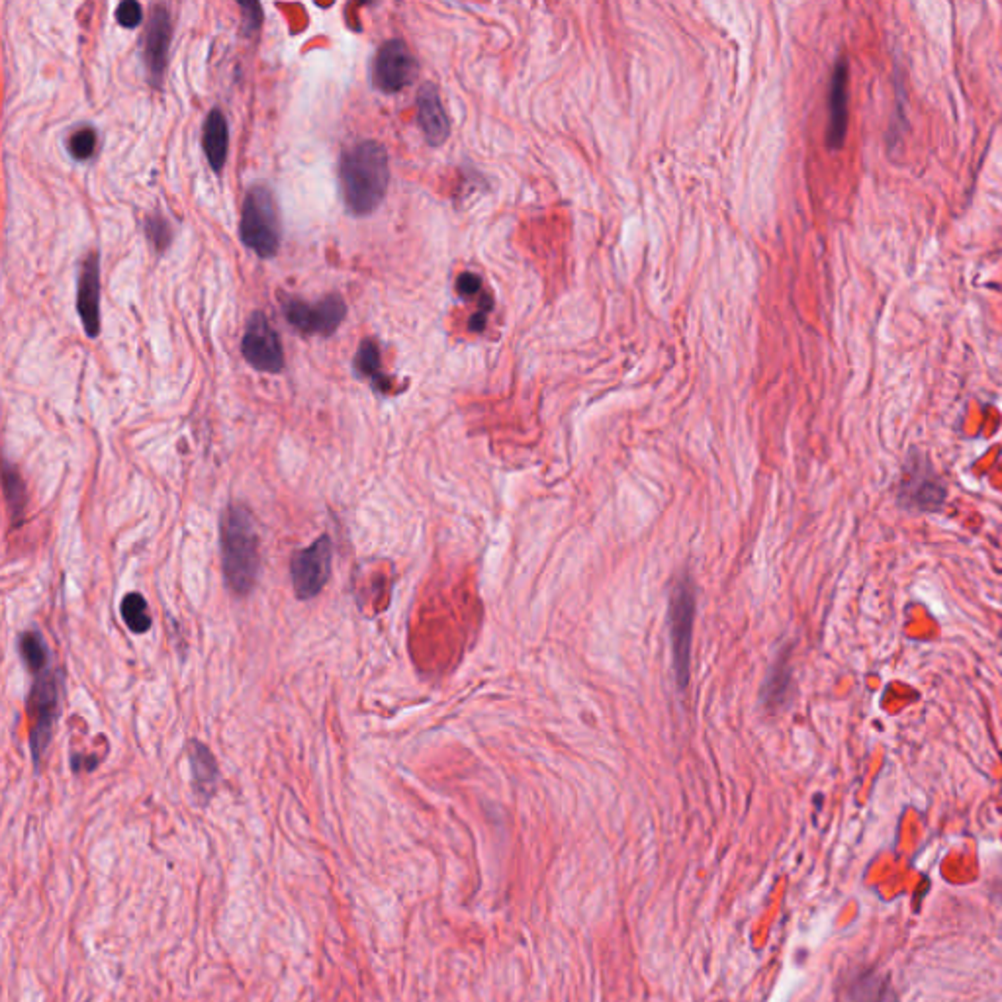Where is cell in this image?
Here are the masks:
<instances>
[{
  "mask_svg": "<svg viewBox=\"0 0 1002 1002\" xmlns=\"http://www.w3.org/2000/svg\"><path fill=\"white\" fill-rule=\"evenodd\" d=\"M172 39V20L165 4L151 8V18L145 30L144 61L147 81L151 86H161L169 63V48Z\"/></svg>",
  "mask_w": 1002,
  "mask_h": 1002,
  "instance_id": "10",
  "label": "cell"
},
{
  "mask_svg": "<svg viewBox=\"0 0 1002 1002\" xmlns=\"http://www.w3.org/2000/svg\"><path fill=\"white\" fill-rule=\"evenodd\" d=\"M240 8L243 10V34L249 36L263 24V8L258 3H249V0H240Z\"/></svg>",
  "mask_w": 1002,
  "mask_h": 1002,
  "instance_id": "26",
  "label": "cell"
},
{
  "mask_svg": "<svg viewBox=\"0 0 1002 1002\" xmlns=\"http://www.w3.org/2000/svg\"><path fill=\"white\" fill-rule=\"evenodd\" d=\"M77 314L91 339L100 335V255L91 251L81 266L77 286Z\"/></svg>",
  "mask_w": 1002,
  "mask_h": 1002,
  "instance_id": "11",
  "label": "cell"
},
{
  "mask_svg": "<svg viewBox=\"0 0 1002 1002\" xmlns=\"http://www.w3.org/2000/svg\"><path fill=\"white\" fill-rule=\"evenodd\" d=\"M417 122L429 145L437 147L447 142L450 134L449 116L433 83H425L417 92Z\"/></svg>",
  "mask_w": 1002,
  "mask_h": 1002,
  "instance_id": "13",
  "label": "cell"
},
{
  "mask_svg": "<svg viewBox=\"0 0 1002 1002\" xmlns=\"http://www.w3.org/2000/svg\"><path fill=\"white\" fill-rule=\"evenodd\" d=\"M241 353L251 369L266 374H278L284 370V349L273 329L271 321L263 311H255L247 323L241 341Z\"/></svg>",
  "mask_w": 1002,
  "mask_h": 1002,
  "instance_id": "8",
  "label": "cell"
},
{
  "mask_svg": "<svg viewBox=\"0 0 1002 1002\" xmlns=\"http://www.w3.org/2000/svg\"><path fill=\"white\" fill-rule=\"evenodd\" d=\"M188 763L192 773V789L202 805H206L218 789L220 768L213 754L200 740H190L187 745Z\"/></svg>",
  "mask_w": 1002,
  "mask_h": 1002,
  "instance_id": "14",
  "label": "cell"
},
{
  "mask_svg": "<svg viewBox=\"0 0 1002 1002\" xmlns=\"http://www.w3.org/2000/svg\"><path fill=\"white\" fill-rule=\"evenodd\" d=\"M96 151V132L92 127H81L69 137V153L77 161H86Z\"/></svg>",
  "mask_w": 1002,
  "mask_h": 1002,
  "instance_id": "24",
  "label": "cell"
},
{
  "mask_svg": "<svg viewBox=\"0 0 1002 1002\" xmlns=\"http://www.w3.org/2000/svg\"><path fill=\"white\" fill-rule=\"evenodd\" d=\"M220 538L225 586L237 597L249 596L261 572V538L253 515L243 505L231 503L222 515Z\"/></svg>",
  "mask_w": 1002,
  "mask_h": 1002,
  "instance_id": "2",
  "label": "cell"
},
{
  "mask_svg": "<svg viewBox=\"0 0 1002 1002\" xmlns=\"http://www.w3.org/2000/svg\"><path fill=\"white\" fill-rule=\"evenodd\" d=\"M848 132V63L838 59L828 91V145L842 147Z\"/></svg>",
  "mask_w": 1002,
  "mask_h": 1002,
  "instance_id": "12",
  "label": "cell"
},
{
  "mask_svg": "<svg viewBox=\"0 0 1002 1002\" xmlns=\"http://www.w3.org/2000/svg\"><path fill=\"white\" fill-rule=\"evenodd\" d=\"M482 288V280L474 274V273H462L458 276V283H457V290L462 296H476Z\"/></svg>",
  "mask_w": 1002,
  "mask_h": 1002,
  "instance_id": "27",
  "label": "cell"
},
{
  "mask_svg": "<svg viewBox=\"0 0 1002 1002\" xmlns=\"http://www.w3.org/2000/svg\"><path fill=\"white\" fill-rule=\"evenodd\" d=\"M417 77V61L405 41L390 39L376 53L372 79L382 92H397L405 89Z\"/></svg>",
  "mask_w": 1002,
  "mask_h": 1002,
  "instance_id": "9",
  "label": "cell"
},
{
  "mask_svg": "<svg viewBox=\"0 0 1002 1002\" xmlns=\"http://www.w3.org/2000/svg\"><path fill=\"white\" fill-rule=\"evenodd\" d=\"M354 370H357V374L362 376V379H369L374 390L379 392L390 390V380H388L386 374L382 372L380 349L379 344H376V341L364 339L359 344L357 354H354Z\"/></svg>",
  "mask_w": 1002,
  "mask_h": 1002,
  "instance_id": "17",
  "label": "cell"
},
{
  "mask_svg": "<svg viewBox=\"0 0 1002 1002\" xmlns=\"http://www.w3.org/2000/svg\"><path fill=\"white\" fill-rule=\"evenodd\" d=\"M852 995L859 1002H893L891 989L885 981H881L879 975L859 977V981L852 989Z\"/></svg>",
  "mask_w": 1002,
  "mask_h": 1002,
  "instance_id": "22",
  "label": "cell"
},
{
  "mask_svg": "<svg viewBox=\"0 0 1002 1002\" xmlns=\"http://www.w3.org/2000/svg\"><path fill=\"white\" fill-rule=\"evenodd\" d=\"M26 707H28V715L31 719L30 752L36 770H39V763L51 745L53 728H56V723L59 719L61 672L57 670L53 672L49 667V670L38 674L36 682L30 687Z\"/></svg>",
  "mask_w": 1002,
  "mask_h": 1002,
  "instance_id": "4",
  "label": "cell"
},
{
  "mask_svg": "<svg viewBox=\"0 0 1002 1002\" xmlns=\"http://www.w3.org/2000/svg\"><path fill=\"white\" fill-rule=\"evenodd\" d=\"M116 18H118V24H120L122 28H127V30L137 28L144 20L142 4L135 3V0H124V3L118 6V10H116Z\"/></svg>",
  "mask_w": 1002,
  "mask_h": 1002,
  "instance_id": "25",
  "label": "cell"
},
{
  "mask_svg": "<svg viewBox=\"0 0 1002 1002\" xmlns=\"http://www.w3.org/2000/svg\"><path fill=\"white\" fill-rule=\"evenodd\" d=\"M3 480H4V493H6V503H8L10 515H13L14 523H20L22 515H24V510H26V503H28L26 486H24V482H22L18 470L13 465H10V462H4Z\"/></svg>",
  "mask_w": 1002,
  "mask_h": 1002,
  "instance_id": "20",
  "label": "cell"
},
{
  "mask_svg": "<svg viewBox=\"0 0 1002 1002\" xmlns=\"http://www.w3.org/2000/svg\"><path fill=\"white\" fill-rule=\"evenodd\" d=\"M333 541L329 535H321L308 548L294 553L290 562L294 594L300 601H309L321 594L331 576Z\"/></svg>",
  "mask_w": 1002,
  "mask_h": 1002,
  "instance_id": "7",
  "label": "cell"
},
{
  "mask_svg": "<svg viewBox=\"0 0 1002 1002\" xmlns=\"http://www.w3.org/2000/svg\"><path fill=\"white\" fill-rule=\"evenodd\" d=\"M695 588L689 578H682L672 589L670 606H667V623H670L672 658L677 687L685 689L692 670V640L695 624Z\"/></svg>",
  "mask_w": 1002,
  "mask_h": 1002,
  "instance_id": "5",
  "label": "cell"
},
{
  "mask_svg": "<svg viewBox=\"0 0 1002 1002\" xmlns=\"http://www.w3.org/2000/svg\"><path fill=\"white\" fill-rule=\"evenodd\" d=\"M144 230H145L147 240L151 241V245H153L155 251L163 253V251L169 249V245L172 241V230H170V223H169L165 215H161L159 212L147 215L145 223H144Z\"/></svg>",
  "mask_w": 1002,
  "mask_h": 1002,
  "instance_id": "23",
  "label": "cell"
},
{
  "mask_svg": "<svg viewBox=\"0 0 1002 1002\" xmlns=\"http://www.w3.org/2000/svg\"><path fill=\"white\" fill-rule=\"evenodd\" d=\"M120 613L126 627L134 634H145L151 629V624H153L147 601L142 594H137V591H132V594H127L122 599Z\"/></svg>",
  "mask_w": 1002,
  "mask_h": 1002,
  "instance_id": "19",
  "label": "cell"
},
{
  "mask_svg": "<svg viewBox=\"0 0 1002 1002\" xmlns=\"http://www.w3.org/2000/svg\"><path fill=\"white\" fill-rule=\"evenodd\" d=\"M202 147L204 153H206L208 165L213 172L220 175L225 167V161H228L230 149V127L220 108H213L206 116V122H204L202 129Z\"/></svg>",
  "mask_w": 1002,
  "mask_h": 1002,
  "instance_id": "15",
  "label": "cell"
},
{
  "mask_svg": "<svg viewBox=\"0 0 1002 1002\" xmlns=\"http://www.w3.org/2000/svg\"><path fill=\"white\" fill-rule=\"evenodd\" d=\"M911 478L917 480V484L911 480H904L901 488V495L907 500V503L919 505V508L930 510V511L940 508L945 498V490L940 484V480L936 476H926V474H914V472H911Z\"/></svg>",
  "mask_w": 1002,
  "mask_h": 1002,
  "instance_id": "16",
  "label": "cell"
},
{
  "mask_svg": "<svg viewBox=\"0 0 1002 1002\" xmlns=\"http://www.w3.org/2000/svg\"><path fill=\"white\" fill-rule=\"evenodd\" d=\"M788 687H789V666L785 662V656H781V660L773 666V670L766 680V685H763V692H762L763 703L775 707L785 697V693H788Z\"/></svg>",
  "mask_w": 1002,
  "mask_h": 1002,
  "instance_id": "21",
  "label": "cell"
},
{
  "mask_svg": "<svg viewBox=\"0 0 1002 1002\" xmlns=\"http://www.w3.org/2000/svg\"><path fill=\"white\" fill-rule=\"evenodd\" d=\"M240 237L247 249L261 258H273L280 249V222L273 192L266 187L247 190Z\"/></svg>",
  "mask_w": 1002,
  "mask_h": 1002,
  "instance_id": "3",
  "label": "cell"
},
{
  "mask_svg": "<svg viewBox=\"0 0 1002 1002\" xmlns=\"http://www.w3.org/2000/svg\"><path fill=\"white\" fill-rule=\"evenodd\" d=\"M18 652L28 670L38 675L49 670V646L39 631H24L18 639Z\"/></svg>",
  "mask_w": 1002,
  "mask_h": 1002,
  "instance_id": "18",
  "label": "cell"
},
{
  "mask_svg": "<svg viewBox=\"0 0 1002 1002\" xmlns=\"http://www.w3.org/2000/svg\"><path fill=\"white\" fill-rule=\"evenodd\" d=\"M280 308L290 326L306 335L329 337L347 318V304L337 294L326 296L314 306L300 298L284 296L280 298Z\"/></svg>",
  "mask_w": 1002,
  "mask_h": 1002,
  "instance_id": "6",
  "label": "cell"
},
{
  "mask_svg": "<svg viewBox=\"0 0 1002 1002\" xmlns=\"http://www.w3.org/2000/svg\"><path fill=\"white\" fill-rule=\"evenodd\" d=\"M339 177L347 208L354 215L374 212L390 185V161L386 147L374 139H364L344 149Z\"/></svg>",
  "mask_w": 1002,
  "mask_h": 1002,
  "instance_id": "1",
  "label": "cell"
}]
</instances>
